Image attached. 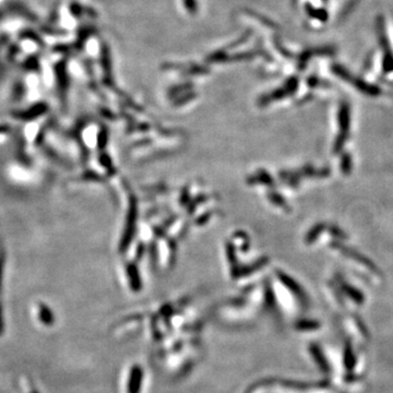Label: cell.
<instances>
[{
	"label": "cell",
	"mask_w": 393,
	"mask_h": 393,
	"mask_svg": "<svg viewBox=\"0 0 393 393\" xmlns=\"http://www.w3.org/2000/svg\"><path fill=\"white\" fill-rule=\"evenodd\" d=\"M39 317H41L42 321L45 322V325H50L51 322V314L48 311V309L46 307H43L41 312H39Z\"/></svg>",
	"instance_id": "6"
},
{
	"label": "cell",
	"mask_w": 393,
	"mask_h": 393,
	"mask_svg": "<svg viewBox=\"0 0 393 393\" xmlns=\"http://www.w3.org/2000/svg\"><path fill=\"white\" fill-rule=\"evenodd\" d=\"M343 292L347 296L351 297V298L354 301H355L356 304H362V303H364V295H362L360 291L355 290L354 287L348 286V285H344L343 286Z\"/></svg>",
	"instance_id": "4"
},
{
	"label": "cell",
	"mask_w": 393,
	"mask_h": 393,
	"mask_svg": "<svg viewBox=\"0 0 393 393\" xmlns=\"http://www.w3.org/2000/svg\"><path fill=\"white\" fill-rule=\"evenodd\" d=\"M309 351H310V354H311L313 360L316 361V364L318 365V367L320 368L322 373L329 374L330 365H329V362H328V360H326V356H325V354H323L321 347L319 346L318 344L312 343V344H310Z\"/></svg>",
	"instance_id": "1"
},
{
	"label": "cell",
	"mask_w": 393,
	"mask_h": 393,
	"mask_svg": "<svg viewBox=\"0 0 393 393\" xmlns=\"http://www.w3.org/2000/svg\"><path fill=\"white\" fill-rule=\"evenodd\" d=\"M143 378V373L141 367L134 366L130 373L129 383H128V393H139L141 388Z\"/></svg>",
	"instance_id": "2"
},
{
	"label": "cell",
	"mask_w": 393,
	"mask_h": 393,
	"mask_svg": "<svg viewBox=\"0 0 393 393\" xmlns=\"http://www.w3.org/2000/svg\"><path fill=\"white\" fill-rule=\"evenodd\" d=\"M319 328H320V322L316 320H301L296 325V329L299 331H313Z\"/></svg>",
	"instance_id": "5"
},
{
	"label": "cell",
	"mask_w": 393,
	"mask_h": 393,
	"mask_svg": "<svg viewBox=\"0 0 393 393\" xmlns=\"http://www.w3.org/2000/svg\"><path fill=\"white\" fill-rule=\"evenodd\" d=\"M356 365V357L354 354L352 344L349 342L345 343L344 346V366L348 371H352Z\"/></svg>",
	"instance_id": "3"
}]
</instances>
